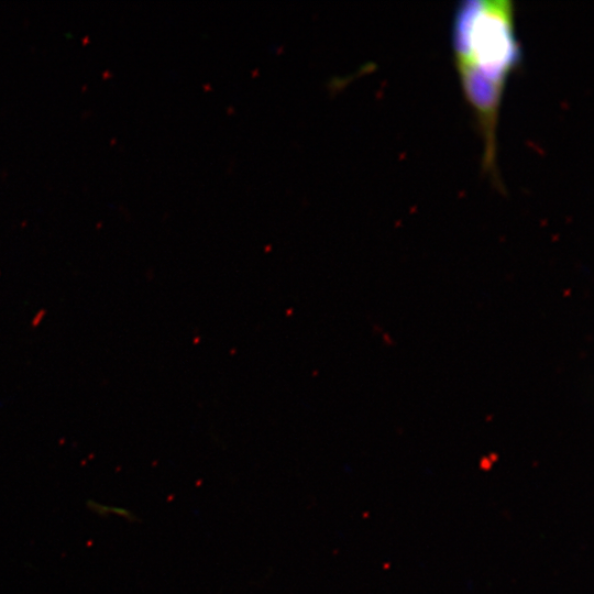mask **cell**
<instances>
[{
	"label": "cell",
	"mask_w": 594,
	"mask_h": 594,
	"mask_svg": "<svg viewBox=\"0 0 594 594\" xmlns=\"http://www.w3.org/2000/svg\"><path fill=\"white\" fill-rule=\"evenodd\" d=\"M451 38L463 94L475 117L494 119L506 81L522 57L513 2L460 1L453 13Z\"/></svg>",
	"instance_id": "1"
}]
</instances>
